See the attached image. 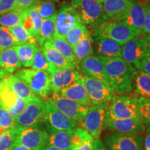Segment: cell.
Listing matches in <instances>:
<instances>
[{
  "label": "cell",
  "mask_w": 150,
  "mask_h": 150,
  "mask_svg": "<svg viewBox=\"0 0 150 150\" xmlns=\"http://www.w3.org/2000/svg\"><path fill=\"white\" fill-rule=\"evenodd\" d=\"M104 66L108 85L116 95L131 93L134 91L133 74L136 70L122 58L98 56Z\"/></svg>",
  "instance_id": "cell-1"
},
{
  "label": "cell",
  "mask_w": 150,
  "mask_h": 150,
  "mask_svg": "<svg viewBox=\"0 0 150 150\" xmlns=\"http://www.w3.org/2000/svg\"><path fill=\"white\" fill-rule=\"evenodd\" d=\"M15 74L23 81L35 95L43 100H46L53 93L50 73L31 68H24L17 70Z\"/></svg>",
  "instance_id": "cell-2"
},
{
  "label": "cell",
  "mask_w": 150,
  "mask_h": 150,
  "mask_svg": "<svg viewBox=\"0 0 150 150\" xmlns=\"http://www.w3.org/2000/svg\"><path fill=\"white\" fill-rule=\"evenodd\" d=\"M138 97L136 95L125 94L112 96L106 111V115L114 119L140 117Z\"/></svg>",
  "instance_id": "cell-3"
},
{
  "label": "cell",
  "mask_w": 150,
  "mask_h": 150,
  "mask_svg": "<svg viewBox=\"0 0 150 150\" xmlns=\"http://www.w3.org/2000/svg\"><path fill=\"white\" fill-rule=\"evenodd\" d=\"M71 5L77 11L81 21L93 30L106 22L102 4L93 0H72Z\"/></svg>",
  "instance_id": "cell-4"
},
{
  "label": "cell",
  "mask_w": 150,
  "mask_h": 150,
  "mask_svg": "<svg viewBox=\"0 0 150 150\" xmlns=\"http://www.w3.org/2000/svg\"><path fill=\"white\" fill-rule=\"evenodd\" d=\"M91 33L108 38L120 43L121 45H123L129 40L141 34L139 31L120 20H110L105 22L99 28L93 30Z\"/></svg>",
  "instance_id": "cell-5"
},
{
  "label": "cell",
  "mask_w": 150,
  "mask_h": 150,
  "mask_svg": "<svg viewBox=\"0 0 150 150\" xmlns=\"http://www.w3.org/2000/svg\"><path fill=\"white\" fill-rule=\"evenodd\" d=\"M48 139L47 131L35 126L16 129L15 143L31 150H43L48 145Z\"/></svg>",
  "instance_id": "cell-6"
},
{
  "label": "cell",
  "mask_w": 150,
  "mask_h": 150,
  "mask_svg": "<svg viewBox=\"0 0 150 150\" xmlns=\"http://www.w3.org/2000/svg\"><path fill=\"white\" fill-rule=\"evenodd\" d=\"M16 129L41 126L47 122V113L45 101L32 102L27 104L23 112L14 118Z\"/></svg>",
  "instance_id": "cell-7"
},
{
  "label": "cell",
  "mask_w": 150,
  "mask_h": 150,
  "mask_svg": "<svg viewBox=\"0 0 150 150\" xmlns=\"http://www.w3.org/2000/svg\"><path fill=\"white\" fill-rule=\"evenodd\" d=\"M46 100L62 113L74 121L78 126H80L82 123L89 109L88 106H83L58 93H52Z\"/></svg>",
  "instance_id": "cell-8"
},
{
  "label": "cell",
  "mask_w": 150,
  "mask_h": 150,
  "mask_svg": "<svg viewBox=\"0 0 150 150\" xmlns=\"http://www.w3.org/2000/svg\"><path fill=\"white\" fill-rule=\"evenodd\" d=\"M103 142L110 150H144V137L140 135L109 132Z\"/></svg>",
  "instance_id": "cell-9"
},
{
  "label": "cell",
  "mask_w": 150,
  "mask_h": 150,
  "mask_svg": "<svg viewBox=\"0 0 150 150\" xmlns=\"http://www.w3.org/2000/svg\"><path fill=\"white\" fill-rule=\"evenodd\" d=\"M110 102L101 104L91 105L80 127L87 131L94 139H99Z\"/></svg>",
  "instance_id": "cell-10"
},
{
  "label": "cell",
  "mask_w": 150,
  "mask_h": 150,
  "mask_svg": "<svg viewBox=\"0 0 150 150\" xmlns=\"http://www.w3.org/2000/svg\"><path fill=\"white\" fill-rule=\"evenodd\" d=\"M81 22V21L77 11L71 5V4L63 3L56 15L54 36L65 38L67 33L76 24Z\"/></svg>",
  "instance_id": "cell-11"
},
{
  "label": "cell",
  "mask_w": 150,
  "mask_h": 150,
  "mask_svg": "<svg viewBox=\"0 0 150 150\" xmlns=\"http://www.w3.org/2000/svg\"><path fill=\"white\" fill-rule=\"evenodd\" d=\"M103 130L110 132L140 135L145 133L146 128L140 117L114 119L106 115Z\"/></svg>",
  "instance_id": "cell-12"
},
{
  "label": "cell",
  "mask_w": 150,
  "mask_h": 150,
  "mask_svg": "<svg viewBox=\"0 0 150 150\" xmlns=\"http://www.w3.org/2000/svg\"><path fill=\"white\" fill-rule=\"evenodd\" d=\"M83 85L92 105L110 102L114 93L108 85L100 81L83 76Z\"/></svg>",
  "instance_id": "cell-13"
},
{
  "label": "cell",
  "mask_w": 150,
  "mask_h": 150,
  "mask_svg": "<svg viewBox=\"0 0 150 150\" xmlns=\"http://www.w3.org/2000/svg\"><path fill=\"white\" fill-rule=\"evenodd\" d=\"M148 39L140 34L122 45V58L134 66L148 50Z\"/></svg>",
  "instance_id": "cell-14"
},
{
  "label": "cell",
  "mask_w": 150,
  "mask_h": 150,
  "mask_svg": "<svg viewBox=\"0 0 150 150\" xmlns=\"http://www.w3.org/2000/svg\"><path fill=\"white\" fill-rule=\"evenodd\" d=\"M45 105L47 113L46 125L47 126L56 130L74 133L79 127L77 124L62 113L47 100H45Z\"/></svg>",
  "instance_id": "cell-15"
},
{
  "label": "cell",
  "mask_w": 150,
  "mask_h": 150,
  "mask_svg": "<svg viewBox=\"0 0 150 150\" xmlns=\"http://www.w3.org/2000/svg\"><path fill=\"white\" fill-rule=\"evenodd\" d=\"M76 67L83 76L99 80L108 85L104 64L98 56L93 54L88 56L82 60Z\"/></svg>",
  "instance_id": "cell-16"
},
{
  "label": "cell",
  "mask_w": 150,
  "mask_h": 150,
  "mask_svg": "<svg viewBox=\"0 0 150 150\" xmlns=\"http://www.w3.org/2000/svg\"><path fill=\"white\" fill-rule=\"evenodd\" d=\"M53 93H57L62 89L68 87L81 79L83 75L76 70L54 68L50 72Z\"/></svg>",
  "instance_id": "cell-17"
},
{
  "label": "cell",
  "mask_w": 150,
  "mask_h": 150,
  "mask_svg": "<svg viewBox=\"0 0 150 150\" xmlns=\"http://www.w3.org/2000/svg\"><path fill=\"white\" fill-rule=\"evenodd\" d=\"M94 50L98 56L122 58V45L112 39L98 34H92Z\"/></svg>",
  "instance_id": "cell-18"
},
{
  "label": "cell",
  "mask_w": 150,
  "mask_h": 150,
  "mask_svg": "<svg viewBox=\"0 0 150 150\" xmlns=\"http://www.w3.org/2000/svg\"><path fill=\"white\" fill-rule=\"evenodd\" d=\"M102 4L106 21L118 20L129 11L133 0H105Z\"/></svg>",
  "instance_id": "cell-19"
},
{
  "label": "cell",
  "mask_w": 150,
  "mask_h": 150,
  "mask_svg": "<svg viewBox=\"0 0 150 150\" xmlns=\"http://www.w3.org/2000/svg\"><path fill=\"white\" fill-rule=\"evenodd\" d=\"M145 18V6L139 0H133V4L127 13L122 16L120 20L142 33Z\"/></svg>",
  "instance_id": "cell-20"
},
{
  "label": "cell",
  "mask_w": 150,
  "mask_h": 150,
  "mask_svg": "<svg viewBox=\"0 0 150 150\" xmlns=\"http://www.w3.org/2000/svg\"><path fill=\"white\" fill-rule=\"evenodd\" d=\"M40 47L49 63L56 68L74 70L76 67L72 63H71L61 53H59L52 46L50 41H45L42 45L40 46Z\"/></svg>",
  "instance_id": "cell-21"
},
{
  "label": "cell",
  "mask_w": 150,
  "mask_h": 150,
  "mask_svg": "<svg viewBox=\"0 0 150 150\" xmlns=\"http://www.w3.org/2000/svg\"><path fill=\"white\" fill-rule=\"evenodd\" d=\"M7 81L15 94L19 98L22 99L27 104L30 102L41 100L40 97L33 93L29 87L22 79L15 74L9 73L7 76Z\"/></svg>",
  "instance_id": "cell-22"
},
{
  "label": "cell",
  "mask_w": 150,
  "mask_h": 150,
  "mask_svg": "<svg viewBox=\"0 0 150 150\" xmlns=\"http://www.w3.org/2000/svg\"><path fill=\"white\" fill-rule=\"evenodd\" d=\"M57 93L61 96L72 99L83 106L90 107L92 105L84 87L83 77L81 79L77 81L71 86L64 89H62Z\"/></svg>",
  "instance_id": "cell-23"
},
{
  "label": "cell",
  "mask_w": 150,
  "mask_h": 150,
  "mask_svg": "<svg viewBox=\"0 0 150 150\" xmlns=\"http://www.w3.org/2000/svg\"><path fill=\"white\" fill-rule=\"evenodd\" d=\"M49 134L48 145L61 150H71L72 136L73 133L65 131L56 130L47 125Z\"/></svg>",
  "instance_id": "cell-24"
},
{
  "label": "cell",
  "mask_w": 150,
  "mask_h": 150,
  "mask_svg": "<svg viewBox=\"0 0 150 150\" xmlns=\"http://www.w3.org/2000/svg\"><path fill=\"white\" fill-rule=\"evenodd\" d=\"M7 76L3 79L0 80V106L10 113L18 104L20 98L17 96L11 88L7 81Z\"/></svg>",
  "instance_id": "cell-25"
},
{
  "label": "cell",
  "mask_w": 150,
  "mask_h": 150,
  "mask_svg": "<svg viewBox=\"0 0 150 150\" xmlns=\"http://www.w3.org/2000/svg\"><path fill=\"white\" fill-rule=\"evenodd\" d=\"M42 20V18L34 7L24 11L22 24L30 33V35L35 38L36 40L40 33Z\"/></svg>",
  "instance_id": "cell-26"
},
{
  "label": "cell",
  "mask_w": 150,
  "mask_h": 150,
  "mask_svg": "<svg viewBox=\"0 0 150 150\" xmlns=\"http://www.w3.org/2000/svg\"><path fill=\"white\" fill-rule=\"evenodd\" d=\"M94 142L93 137L85 129L78 127L72 134L71 150H94Z\"/></svg>",
  "instance_id": "cell-27"
},
{
  "label": "cell",
  "mask_w": 150,
  "mask_h": 150,
  "mask_svg": "<svg viewBox=\"0 0 150 150\" xmlns=\"http://www.w3.org/2000/svg\"><path fill=\"white\" fill-rule=\"evenodd\" d=\"M21 66L20 59L13 47L0 51V68L13 74Z\"/></svg>",
  "instance_id": "cell-28"
},
{
  "label": "cell",
  "mask_w": 150,
  "mask_h": 150,
  "mask_svg": "<svg viewBox=\"0 0 150 150\" xmlns=\"http://www.w3.org/2000/svg\"><path fill=\"white\" fill-rule=\"evenodd\" d=\"M133 85L136 95L150 99V74L136 70L133 74Z\"/></svg>",
  "instance_id": "cell-29"
},
{
  "label": "cell",
  "mask_w": 150,
  "mask_h": 150,
  "mask_svg": "<svg viewBox=\"0 0 150 150\" xmlns=\"http://www.w3.org/2000/svg\"><path fill=\"white\" fill-rule=\"evenodd\" d=\"M38 47L37 43H26L13 47L22 66L26 68L32 66L34 56Z\"/></svg>",
  "instance_id": "cell-30"
},
{
  "label": "cell",
  "mask_w": 150,
  "mask_h": 150,
  "mask_svg": "<svg viewBox=\"0 0 150 150\" xmlns=\"http://www.w3.org/2000/svg\"><path fill=\"white\" fill-rule=\"evenodd\" d=\"M72 48L78 64L88 56L93 55L94 52V45L91 33L79 41Z\"/></svg>",
  "instance_id": "cell-31"
},
{
  "label": "cell",
  "mask_w": 150,
  "mask_h": 150,
  "mask_svg": "<svg viewBox=\"0 0 150 150\" xmlns=\"http://www.w3.org/2000/svg\"><path fill=\"white\" fill-rule=\"evenodd\" d=\"M48 41H50L52 46L59 53H61L68 61L72 63L75 66L78 65L74 52H73V48L70 45V44L67 42L64 38L53 36L50 40H48Z\"/></svg>",
  "instance_id": "cell-32"
},
{
  "label": "cell",
  "mask_w": 150,
  "mask_h": 150,
  "mask_svg": "<svg viewBox=\"0 0 150 150\" xmlns=\"http://www.w3.org/2000/svg\"><path fill=\"white\" fill-rule=\"evenodd\" d=\"M91 31L88 29L85 24L81 22L76 24L74 27H72L65 35V39L70 45L73 47L77 43L91 34Z\"/></svg>",
  "instance_id": "cell-33"
},
{
  "label": "cell",
  "mask_w": 150,
  "mask_h": 150,
  "mask_svg": "<svg viewBox=\"0 0 150 150\" xmlns=\"http://www.w3.org/2000/svg\"><path fill=\"white\" fill-rule=\"evenodd\" d=\"M56 15H57V13L50 18L42 20L40 33L37 38V41L39 46H41L45 41L50 40L51 38L54 36V32H55Z\"/></svg>",
  "instance_id": "cell-34"
},
{
  "label": "cell",
  "mask_w": 150,
  "mask_h": 150,
  "mask_svg": "<svg viewBox=\"0 0 150 150\" xmlns=\"http://www.w3.org/2000/svg\"><path fill=\"white\" fill-rule=\"evenodd\" d=\"M24 11L13 10L3 15H0V27H13L22 23Z\"/></svg>",
  "instance_id": "cell-35"
},
{
  "label": "cell",
  "mask_w": 150,
  "mask_h": 150,
  "mask_svg": "<svg viewBox=\"0 0 150 150\" xmlns=\"http://www.w3.org/2000/svg\"><path fill=\"white\" fill-rule=\"evenodd\" d=\"M7 29L20 45L26 43H36V39L30 35L22 23Z\"/></svg>",
  "instance_id": "cell-36"
},
{
  "label": "cell",
  "mask_w": 150,
  "mask_h": 150,
  "mask_svg": "<svg viewBox=\"0 0 150 150\" xmlns=\"http://www.w3.org/2000/svg\"><path fill=\"white\" fill-rule=\"evenodd\" d=\"M138 110L140 119L145 126L146 133L150 132V99L138 97Z\"/></svg>",
  "instance_id": "cell-37"
},
{
  "label": "cell",
  "mask_w": 150,
  "mask_h": 150,
  "mask_svg": "<svg viewBox=\"0 0 150 150\" xmlns=\"http://www.w3.org/2000/svg\"><path fill=\"white\" fill-rule=\"evenodd\" d=\"M31 67V69H33V70L45 71V72L50 73V74L55 68L47 60L40 46H39L36 53L35 54L32 66Z\"/></svg>",
  "instance_id": "cell-38"
},
{
  "label": "cell",
  "mask_w": 150,
  "mask_h": 150,
  "mask_svg": "<svg viewBox=\"0 0 150 150\" xmlns=\"http://www.w3.org/2000/svg\"><path fill=\"white\" fill-rule=\"evenodd\" d=\"M33 7L38 11L42 20L50 18L57 13L56 11L54 2L52 1L40 0Z\"/></svg>",
  "instance_id": "cell-39"
},
{
  "label": "cell",
  "mask_w": 150,
  "mask_h": 150,
  "mask_svg": "<svg viewBox=\"0 0 150 150\" xmlns=\"http://www.w3.org/2000/svg\"><path fill=\"white\" fill-rule=\"evenodd\" d=\"M20 45L7 28L0 27V51Z\"/></svg>",
  "instance_id": "cell-40"
},
{
  "label": "cell",
  "mask_w": 150,
  "mask_h": 150,
  "mask_svg": "<svg viewBox=\"0 0 150 150\" xmlns=\"http://www.w3.org/2000/svg\"><path fill=\"white\" fill-rule=\"evenodd\" d=\"M16 129L5 130L0 136V150H10L15 143Z\"/></svg>",
  "instance_id": "cell-41"
},
{
  "label": "cell",
  "mask_w": 150,
  "mask_h": 150,
  "mask_svg": "<svg viewBox=\"0 0 150 150\" xmlns=\"http://www.w3.org/2000/svg\"><path fill=\"white\" fill-rule=\"evenodd\" d=\"M0 127L4 130L15 128L14 118L4 108L0 106Z\"/></svg>",
  "instance_id": "cell-42"
},
{
  "label": "cell",
  "mask_w": 150,
  "mask_h": 150,
  "mask_svg": "<svg viewBox=\"0 0 150 150\" xmlns=\"http://www.w3.org/2000/svg\"><path fill=\"white\" fill-rule=\"evenodd\" d=\"M135 69L137 70L141 71L147 74H150V50L148 49L147 52L143 56L140 61H138L134 65Z\"/></svg>",
  "instance_id": "cell-43"
},
{
  "label": "cell",
  "mask_w": 150,
  "mask_h": 150,
  "mask_svg": "<svg viewBox=\"0 0 150 150\" xmlns=\"http://www.w3.org/2000/svg\"><path fill=\"white\" fill-rule=\"evenodd\" d=\"M145 6V18H144L143 27L142 30V35L150 38V2H144Z\"/></svg>",
  "instance_id": "cell-44"
},
{
  "label": "cell",
  "mask_w": 150,
  "mask_h": 150,
  "mask_svg": "<svg viewBox=\"0 0 150 150\" xmlns=\"http://www.w3.org/2000/svg\"><path fill=\"white\" fill-rule=\"evenodd\" d=\"M40 0H16L14 10L25 11L32 8Z\"/></svg>",
  "instance_id": "cell-45"
},
{
  "label": "cell",
  "mask_w": 150,
  "mask_h": 150,
  "mask_svg": "<svg viewBox=\"0 0 150 150\" xmlns=\"http://www.w3.org/2000/svg\"><path fill=\"white\" fill-rule=\"evenodd\" d=\"M16 0H0V15L14 10Z\"/></svg>",
  "instance_id": "cell-46"
},
{
  "label": "cell",
  "mask_w": 150,
  "mask_h": 150,
  "mask_svg": "<svg viewBox=\"0 0 150 150\" xmlns=\"http://www.w3.org/2000/svg\"><path fill=\"white\" fill-rule=\"evenodd\" d=\"M94 150H110L100 139H95L94 142Z\"/></svg>",
  "instance_id": "cell-47"
},
{
  "label": "cell",
  "mask_w": 150,
  "mask_h": 150,
  "mask_svg": "<svg viewBox=\"0 0 150 150\" xmlns=\"http://www.w3.org/2000/svg\"><path fill=\"white\" fill-rule=\"evenodd\" d=\"M144 138V150H150V132Z\"/></svg>",
  "instance_id": "cell-48"
},
{
  "label": "cell",
  "mask_w": 150,
  "mask_h": 150,
  "mask_svg": "<svg viewBox=\"0 0 150 150\" xmlns=\"http://www.w3.org/2000/svg\"><path fill=\"white\" fill-rule=\"evenodd\" d=\"M10 150H31V149L24 147V146L18 145V144L14 143V145H13V147H11V149Z\"/></svg>",
  "instance_id": "cell-49"
},
{
  "label": "cell",
  "mask_w": 150,
  "mask_h": 150,
  "mask_svg": "<svg viewBox=\"0 0 150 150\" xmlns=\"http://www.w3.org/2000/svg\"><path fill=\"white\" fill-rule=\"evenodd\" d=\"M43 150H61V149H57V148L52 147V146L47 145Z\"/></svg>",
  "instance_id": "cell-50"
},
{
  "label": "cell",
  "mask_w": 150,
  "mask_h": 150,
  "mask_svg": "<svg viewBox=\"0 0 150 150\" xmlns=\"http://www.w3.org/2000/svg\"><path fill=\"white\" fill-rule=\"evenodd\" d=\"M93 1H96V2L99 3V4H102L105 1V0H93Z\"/></svg>",
  "instance_id": "cell-51"
},
{
  "label": "cell",
  "mask_w": 150,
  "mask_h": 150,
  "mask_svg": "<svg viewBox=\"0 0 150 150\" xmlns=\"http://www.w3.org/2000/svg\"><path fill=\"white\" fill-rule=\"evenodd\" d=\"M4 131H5V130L2 128V127H0V136H1V135L3 134V132H4Z\"/></svg>",
  "instance_id": "cell-52"
},
{
  "label": "cell",
  "mask_w": 150,
  "mask_h": 150,
  "mask_svg": "<svg viewBox=\"0 0 150 150\" xmlns=\"http://www.w3.org/2000/svg\"><path fill=\"white\" fill-rule=\"evenodd\" d=\"M45 1H52V2H58V1H61V0H45Z\"/></svg>",
  "instance_id": "cell-53"
},
{
  "label": "cell",
  "mask_w": 150,
  "mask_h": 150,
  "mask_svg": "<svg viewBox=\"0 0 150 150\" xmlns=\"http://www.w3.org/2000/svg\"><path fill=\"white\" fill-rule=\"evenodd\" d=\"M148 48L150 50V38H149V39H148Z\"/></svg>",
  "instance_id": "cell-54"
},
{
  "label": "cell",
  "mask_w": 150,
  "mask_h": 150,
  "mask_svg": "<svg viewBox=\"0 0 150 150\" xmlns=\"http://www.w3.org/2000/svg\"><path fill=\"white\" fill-rule=\"evenodd\" d=\"M142 1H150V0H142Z\"/></svg>",
  "instance_id": "cell-55"
}]
</instances>
